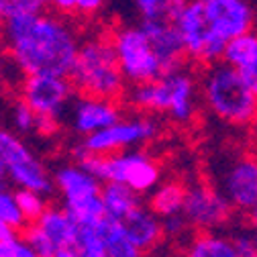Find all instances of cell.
I'll return each instance as SVG.
<instances>
[{"mask_svg": "<svg viewBox=\"0 0 257 257\" xmlns=\"http://www.w3.org/2000/svg\"><path fill=\"white\" fill-rule=\"evenodd\" d=\"M3 37L25 76L70 78L82 41L74 27L53 13H17L5 17Z\"/></svg>", "mask_w": 257, "mask_h": 257, "instance_id": "6da1fadb", "label": "cell"}, {"mask_svg": "<svg viewBox=\"0 0 257 257\" xmlns=\"http://www.w3.org/2000/svg\"><path fill=\"white\" fill-rule=\"evenodd\" d=\"M200 96L208 112L233 126L257 122V96L241 74L224 61L206 66L200 78Z\"/></svg>", "mask_w": 257, "mask_h": 257, "instance_id": "7a4b0ae2", "label": "cell"}, {"mask_svg": "<svg viewBox=\"0 0 257 257\" xmlns=\"http://www.w3.org/2000/svg\"><path fill=\"white\" fill-rule=\"evenodd\" d=\"M74 88L92 98L114 100L124 92V76L120 72L112 39L90 37L84 39L70 74Z\"/></svg>", "mask_w": 257, "mask_h": 257, "instance_id": "3957f363", "label": "cell"}, {"mask_svg": "<svg viewBox=\"0 0 257 257\" xmlns=\"http://www.w3.org/2000/svg\"><path fill=\"white\" fill-rule=\"evenodd\" d=\"M78 164L100 184H122L135 194L153 192L162 180V170L155 159L137 149L116 155H84Z\"/></svg>", "mask_w": 257, "mask_h": 257, "instance_id": "277c9868", "label": "cell"}, {"mask_svg": "<svg viewBox=\"0 0 257 257\" xmlns=\"http://www.w3.org/2000/svg\"><path fill=\"white\" fill-rule=\"evenodd\" d=\"M53 184L66 210L78 227H98L106 218L100 182L80 164H66L53 172Z\"/></svg>", "mask_w": 257, "mask_h": 257, "instance_id": "5b68a950", "label": "cell"}, {"mask_svg": "<svg viewBox=\"0 0 257 257\" xmlns=\"http://www.w3.org/2000/svg\"><path fill=\"white\" fill-rule=\"evenodd\" d=\"M110 39L116 51L120 72L131 86L149 84L166 76L162 61L157 59L141 25H124L114 31Z\"/></svg>", "mask_w": 257, "mask_h": 257, "instance_id": "8992f818", "label": "cell"}, {"mask_svg": "<svg viewBox=\"0 0 257 257\" xmlns=\"http://www.w3.org/2000/svg\"><path fill=\"white\" fill-rule=\"evenodd\" d=\"M159 133V122L153 116H128L120 118L116 124L104 131L86 137L78 147H74V157L80 159L84 155H116L122 151H131V147L143 145L155 139Z\"/></svg>", "mask_w": 257, "mask_h": 257, "instance_id": "52a82bcc", "label": "cell"}, {"mask_svg": "<svg viewBox=\"0 0 257 257\" xmlns=\"http://www.w3.org/2000/svg\"><path fill=\"white\" fill-rule=\"evenodd\" d=\"M174 25L180 31L188 57L202 61L206 66L222 61V53L227 43H222L212 33L210 23L204 13V0H192V3H182L180 0Z\"/></svg>", "mask_w": 257, "mask_h": 257, "instance_id": "ba28073f", "label": "cell"}, {"mask_svg": "<svg viewBox=\"0 0 257 257\" xmlns=\"http://www.w3.org/2000/svg\"><path fill=\"white\" fill-rule=\"evenodd\" d=\"M0 157L7 164L11 184H15L17 190L37 192L43 196L51 194L55 188L53 176L37 159V155L21 141V137L5 126H0Z\"/></svg>", "mask_w": 257, "mask_h": 257, "instance_id": "9c48e42d", "label": "cell"}, {"mask_svg": "<svg viewBox=\"0 0 257 257\" xmlns=\"http://www.w3.org/2000/svg\"><path fill=\"white\" fill-rule=\"evenodd\" d=\"M214 180L233 210L251 212L257 206V153H239L224 159Z\"/></svg>", "mask_w": 257, "mask_h": 257, "instance_id": "30bf717a", "label": "cell"}, {"mask_svg": "<svg viewBox=\"0 0 257 257\" xmlns=\"http://www.w3.org/2000/svg\"><path fill=\"white\" fill-rule=\"evenodd\" d=\"M182 214L190 222V227L198 229L200 233H214L231 220L233 206L214 184L194 182L192 186H186Z\"/></svg>", "mask_w": 257, "mask_h": 257, "instance_id": "8fae6325", "label": "cell"}, {"mask_svg": "<svg viewBox=\"0 0 257 257\" xmlns=\"http://www.w3.org/2000/svg\"><path fill=\"white\" fill-rule=\"evenodd\" d=\"M74 98V84L59 76H27L21 86V100L43 118H61Z\"/></svg>", "mask_w": 257, "mask_h": 257, "instance_id": "7c38bea8", "label": "cell"}, {"mask_svg": "<svg viewBox=\"0 0 257 257\" xmlns=\"http://www.w3.org/2000/svg\"><path fill=\"white\" fill-rule=\"evenodd\" d=\"M204 13L212 33L227 43L255 31V9L245 0H204Z\"/></svg>", "mask_w": 257, "mask_h": 257, "instance_id": "4fadbf2b", "label": "cell"}, {"mask_svg": "<svg viewBox=\"0 0 257 257\" xmlns=\"http://www.w3.org/2000/svg\"><path fill=\"white\" fill-rule=\"evenodd\" d=\"M162 80L166 84V94H168V112L166 114L174 122H180V124L190 122L196 116V100H198L200 82L186 68H180V70L164 76Z\"/></svg>", "mask_w": 257, "mask_h": 257, "instance_id": "5bb4252c", "label": "cell"}, {"mask_svg": "<svg viewBox=\"0 0 257 257\" xmlns=\"http://www.w3.org/2000/svg\"><path fill=\"white\" fill-rule=\"evenodd\" d=\"M120 118V108L114 100L82 96L72 104V126L84 139L116 124Z\"/></svg>", "mask_w": 257, "mask_h": 257, "instance_id": "9a60e30c", "label": "cell"}, {"mask_svg": "<svg viewBox=\"0 0 257 257\" xmlns=\"http://www.w3.org/2000/svg\"><path fill=\"white\" fill-rule=\"evenodd\" d=\"M141 29L147 33L151 47L162 61L166 76L182 68V59L186 57V47L180 37V31L176 29L174 21H159V23H139Z\"/></svg>", "mask_w": 257, "mask_h": 257, "instance_id": "2e32d148", "label": "cell"}, {"mask_svg": "<svg viewBox=\"0 0 257 257\" xmlns=\"http://www.w3.org/2000/svg\"><path fill=\"white\" fill-rule=\"evenodd\" d=\"M35 227L49 239V243L57 249V253L66 249H76L82 229L66 210L57 206H49L47 212L35 222Z\"/></svg>", "mask_w": 257, "mask_h": 257, "instance_id": "e0dca14e", "label": "cell"}, {"mask_svg": "<svg viewBox=\"0 0 257 257\" xmlns=\"http://www.w3.org/2000/svg\"><path fill=\"white\" fill-rule=\"evenodd\" d=\"M120 224L124 227L128 237L133 239V243L141 251L153 249L159 241H162V237H164L162 218H159L149 206H143V204H139Z\"/></svg>", "mask_w": 257, "mask_h": 257, "instance_id": "ac0fdd59", "label": "cell"}, {"mask_svg": "<svg viewBox=\"0 0 257 257\" xmlns=\"http://www.w3.org/2000/svg\"><path fill=\"white\" fill-rule=\"evenodd\" d=\"M184 257H239L235 237L231 233H198L184 249Z\"/></svg>", "mask_w": 257, "mask_h": 257, "instance_id": "d6986e66", "label": "cell"}, {"mask_svg": "<svg viewBox=\"0 0 257 257\" xmlns=\"http://www.w3.org/2000/svg\"><path fill=\"white\" fill-rule=\"evenodd\" d=\"M126 100L141 112H153V114L168 112V94H166V84L162 78L149 84L131 86L126 90Z\"/></svg>", "mask_w": 257, "mask_h": 257, "instance_id": "ffe728a7", "label": "cell"}, {"mask_svg": "<svg viewBox=\"0 0 257 257\" xmlns=\"http://www.w3.org/2000/svg\"><path fill=\"white\" fill-rule=\"evenodd\" d=\"M102 204H104L106 220L122 222L141 202H139V194H135L131 188H126L122 184H104Z\"/></svg>", "mask_w": 257, "mask_h": 257, "instance_id": "44dd1931", "label": "cell"}, {"mask_svg": "<svg viewBox=\"0 0 257 257\" xmlns=\"http://www.w3.org/2000/svg\"><path fill=\"white\" fill-rule=\"evenodd\" d=\"M184 202H186V186L180 182H164L151 192L149 208L164 220L182 214Z\"/></svg>", "mask_w": 257, "mask_h": 257, "instance_id": "7402d4cb", "label": "cell"}, {"mask_svg": "<svg viewBox=\"0 0 257 257\" xmlns=\"http://www.w3.org/2000/svg\"><path fill=\"white\" fill-rule=\"evenodd\" d=\"M98 229L108 257H143V251L133 243V239L128 237L120 222H112L104 218L98 224Z\"/></svg>", "mask_w": 257, "mask_h": 257, "instance_id": "603a6c76", "label": "cell"}, {"mask_svg": "<svg viewBox=\"0 0 257 257\" xmlns=\"http://www.w3.org/2000/svg\"><path fill=\"white\" fill-rule=\"evenodd\" d=\"M255 55H257V31H249V33L229 41L222 53V61L235 70H241Z\"/></svg>", "mask_w": 257, "mask_h": 257, "instance_id": "cb8c5ba5", "label": "cell"}, {"mask_svg": "<svg viewBox=\"0 0 257 257\" xmlns=\"http://www.w3.org/2000/svg\"><path fill=\"white\" fill-rule=\"evenodd\" d=\"M141 23H159L174 21L180 0H137L133 5Z\"/></svg>", "mask_w": 257, "mask_h": 257, "instance_id": "d4e9b609", "label": "cell"}, {"mask_svg": "<svg viewBox=\"0 0 257 257\" xmlns=\"http://www.w3.org/2000/svg\"><path fill=\"white\" fill-rule=\"evenodd\" d=\"M0 220H5L9 227L17 231H27V220L21 212L19 200H17V190L11 186H0Z\"/></svg>", "mask_w": 257, "mask_h": 257, "instance_id": "484cf974", "label": "cell"}, {"mask_svg": "<svg viewBox=\"0 0 257 257\" xmlns=\"http://www.w3.org/2000/svg\"><path fill=\"white\" fill-rule=\"evenodd\" d=\"M17 200L21 206V212L29 224H35L45 212H47V200L43 194L37 192H29V190H17Z\"/></svg>", "mask_w": 257, "mask_h": 257, "instance_id": "4316f807", "label": "cell"}, {"mask_svg": "<svg viewBox=\"0 0 257 257\" xmlns=\"http://www.w3.org/2000/svg\"><path fill=\"white\" fill-rule=\"evenodd\" d=\"M76 251L80 253V257H108L98 227H82L80 229Z\"/></svg>", "mask_w": 257, "mask_h": 257, "instance_id": "83f0119b", "label": "cell"}, {"mask_svg": "<svg viewBox=\"0 0 257 257\" xmlns=\"http://www.w3.org/2000/svg\"><path fill=\"white\" fill-rule=\"evenodd\" d=\"M37 120H39V116L23 100H19L11 106V124L17 133H23V135H29L33 131L37 133Z\"/></svg>", "mask_w": 257, "mask_h": 257, "instance_id": "f1b7e54d", "label": "cell"}, {"mask_svg": "<svg viewBox=\"0 0 257 257\" xmlns=\"http://www.w3.org/2000/svg\"><path fill=\"white\" fill-rule=\"evenodd\" d=\"M23 241H25L31 249H33L39 257H55V255H57V249L49 243V239L35 227V224H29V227H27Z\"/></svg>", "mask_w": 257, "mask_h": 257, "instance_id": "f546056e", "label": "cell"}, {"mask_svg": "<svg viewBox=\"0 0 257 257\" xmlns=\"http://www.w3.org/2000/svg\"><path fill=\"white\" fill-rule=\"evenodd\" d=\"M162 224H164V237H170V239H182L190 229V222L186 220L184 214H178V216H172V218H164Z\"/></svg>", "mask_w": 257, "mask_h": 257, "instance_id": "4dcf8cb0", "label": "cell"}, {"mask_svg": "<svg viewBox=\"0 0 257 257\" xmlns=\"http://www.w3.org/2000/svg\"><path fill=\"white\" fill-rule=\"evenodd\" d=\"M235 237V245L239 251V257H257V249L251 241V233L249 231H237L233 233Z\"/></svg>", "mask_w": 257, "mask_h": 257, "instance_id": "1f68e13d", "label": "cell"}, {"mask_svg": "<svg viewBox=\"0 0 257 257\" xmlns=\"http://www.w3.org/2000/svg\"><path fill=\"white\" fill-rule=\"evenodd\" d=\"M237 72L241 74V78L245 80V84L251 88V92L257 96V55L249 63H245L241 70H237Z\"/></svg>", "mask_w": 257, "mask_h": 257, "instance_id": "d6a6232c", "label": "cell"}, {"mask_svg": "<svg viewBox=\"0 0 257 257\" xmlns=\"http://www.w3.org/2000/svg\"><path fill=\"white\" fill-rule=\"evenodd\" d=\"M57 131H59V120L57 118H43V116H39V120H37V133L51 137Z\"/></svg>", "mask_w": 257, "mask_h": 257, "instance_id": "836d02e7", "label": "cell"}, {"mask_svg": "<svg viewBox=\"0 0 257 257\" xmlns=\"http://www.w3.org/2000/svg\"><path fill=\"white\" fill-rule=\"evenodd\" d=\"M102 9L100 0H76V13L78 15H94Z\"/></svg>", "mask_w": 257, "mask_h": 257, "instance_id": "e575fe53", "label": "cell"}, {"mask_svg": "<svg viewBox=\"0 0 257 257\" xmlns=\"http://www.w3.org/2000/svg\"><path fill=\"white\" fill-rule=\"evenodd\" d=\"M21 241L23 239H19V237H11V239L0 241V257H17Z\"/></svg>", "mask_w": 257, "mask_h": 257, "instance_id": "d590c367", "label": "cell"}, {"mask_svg": "<svg viewBox=\"0 0 257 257\" xmlns=\"http://www.w3.org/2000/svg\"><path fill=\"white\" fill-rule=\"evenodd\" d=\"M17 257H39L33 249H31L25 241H21V245H19V251H17Z\"/></svg>", "mask_w": 257, "mask_h": 257, "instance_id": "8d00e7d4", "label": "cell"}, {"mask_svg": "<svg viewBox=\"0 0 257 257\" xmlns=\"http://www.w3.org/2000/svg\"><path fill=\"white\" fill-rule=\"evenodd\" d=\"M11 178H9V168L7 164L3 162V157H0V186H9Z\"/></svg>", "mask_w": 257, "mask_h": 257, "instance_id": "74e56055", "label": "cell"}, {"mask_svg": "<svg viewBox=\"0 0 257 257\" xmlns=\"http://www.w3.org/2000/svg\"><path fill=\"white\" fill-rule=\"evenodd\" d=\"M15 237V231L9 227V224L5 220H0V241H5V239H11Z\"/></svg>", "mask_w": 257, "mask_h": 257, "instance_id": "f35d334b", "label": "cell"}, {"mask_svg": "<svg viewBox=\"0 0 257 257\" xmlns=\"http://www.w3.org/2000/svg\"><path fill=\"white\" fill-rule=\"evenodd\" d=\"M55 257H80V253L76 249H66V251H59Z\"/></svg>", "mask_w": 257, "mask_h": 257, "instance_id": "ab89813d", "label": "cell"}, {"mask_svg": "<svg viewBox=\"0 0 257 257\" xmlns=\"http://www.w3.org/2000/svg\"><path fill=\"white\" fill-rule=\"evenodd\" d=\"M249 218H251V222H253V227H257V206L249 212Z\"/></svg>", "mask_w": 257, "mask_h": 257, "instance_id": "60d3db41", "label": "cell"}, {"mask_svg": "<svg viewBox=\"0 0 257 257\" xmlns=\"http://www.w3.org/2000/svg\"><path fill=\"white\" fill-rule=\"evenodd\" d=\"M249 233H251V241H253V245H255V249H257V227H253Z\"/></svg>", "mask_w": 257, "mask_h": 257, "instance_id": "b9f144b4", "label": "cell"}, {"mask_svg": "<svg viewBox=\"0 0 257 257\" xmlns=\"http://www.w3.org/2000/svg\"><path fill=\"white\" fill-rule=\"evenodd\" d=\"M3 86H5V74H3V70H0V90H3Z\"/></svg>", "mask_w": 257, "mask_h": 257, "instance_id": "7bdbcfd3", "label": "cell"}, {"mask_svg": "<svg viewBox=\"0 0 257 257\" xmlns=\"http://www.w3.org/2000/svg\"><path fill=\"white\" fill-rule=\"evenodd\" d=\"M255 149H257V135H255Z\"/></svg>", "mask_w": 257, "mask_h": 257, "instance_id": "ee69618b", "label": "cell"}]
</instances>
